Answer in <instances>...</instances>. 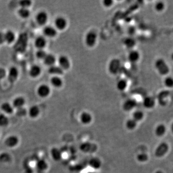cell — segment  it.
<instances>
[{
  "label": "cell",
  "instance_id": "cell-37",
  "mask_svg": "<svg viewBox=\"0 0 173 173\" xmlns=\"http://www.w3.org/2000/svg\"><path fill=\"white\" fill-rule=\"evenodd\" d=\"M91 144L88 142L82 143L80 146V149L84 152H88L91 151Z\"/></svg>",
  "mask_w": 173,
  "mask_h": 173
},
{
  "label": "cell",
  "instance_id": "cell-1",
  "mask_svg": "<svg viewBox=\"0 0 173 173\" xmlns=\"http://www.w3.org/2000/svg\"><path fill=\"white\" fill-rule=\"evenodd\" d=\"M97 40V34L94 31H88L86 34L85 43L88 47H93L95 45Z\"/></svg>",
  "mask_w": 173,
  "mask_h": 173
},
{
  "label": "cell",
  "instance_id": "cell-50",
  "mask_svg": "<svg viewBox=\"0 0 173 173\" xmlns=\"http://www.w3.org/2000/svg\"><path fill=\"white\" fill-rule=\"evenodd\" d=\"M92 173V172H90V173Z\"/></svg>",
  "mask_w": 173,
  "mask_h": 173
},
{
  "label": "cell",
  "instance_id": "cell-7",
  "mask_svg": "<svg viewBox=\"0 0 173 173\" xmlns=\"http://www.w3.org/2000/svg\"><path fill=\"white\" fill-rule=\"evenodd\" d=\"M137 105V102L136 100L134 99H129L126 100L123 105V108L124 111H131L134 109Z\"/></svg>",
  "mask_w": 173,
  "mask_h": 173
},
{
  "label": "cell",
  "instance_id": "cell-14",
  "mask_svg": "<svg viewBox=\"0 0 173 173\" xmlns=\"http://www.w3.org/2000/svg\"><path fill=\"white\" fill-rule=\"evenodd\" d=\"M127 58L128 61H130V62L135 63L140 59V53L136 50H131L129 52Z\"/></svg>",
  "mask_w": 173,
  "mask_h": 173
},
{
  "label": "cell",
  "instance_id": "cell-38",
  "mask_svg": "<svg viewBox=\"0 0 173 173\" xmlns=\"http://www.w3.org/2000/svg\"><path fill=\"white\" fill-rule=\"evenodd\" d=\"M148 155L145 153H141L138 154L137 156L138 161L140 162H145L148 160Z\"/></svg>",
  "mask_w": 173,
  "mask_h": 173
},
{
  "label": "cell",
  "instance_id": "cell-23",
  "mask_svg": "<svg viewBox=\"0 0 173 173\" xmlns=\"http://www.w3.org/2000/svg\"><path fill=\"white\" fill-rule=\"evenodd\" d=\"M25 103V100L22 97H18L14 99L13 102V107L18 109L23 107Z\"/></svg>",
  "mask_w": 173,
  "mask_h": 173
},
{
  "label": "cell",
  "instance_id": "cell-25",
  "mask_svg": "<svg viewBox=\"0 0 173 173\" xmlns=\"http://www.w3.org/2000/svg\"><path fill=\"white\" fill-rule=\"evenodd\" d=\"M51 83L55 88H60L63 84V81L58 76H54L51 79Z\"/></svg>",
  "mask_w": 173,
  "mask_h": 173
},
{
  "label": "cell",
  "instance_id": "cell-33",
  "mask_svg": "<svg viewBox=\"0 0 173 173\" xmlns=\"http://www.w3.org/2000/svg\"><path fill=\"white\" fill-rule=\"evenodd\" d=\"M143 117L144 113L140 110H137L133 113V119L137 122L142 120Z\"/></svg>",
  "mask_w": 173,
  "mask_h": 173
},
{
  "label": "cell",
  "instance_id": "cell-40",
  "mask_svg": "<svg viewBox=\"0 0 173 173\" xmlns=\"http://www.w3.org/2000/svg\"><path fill=\"white\" fill-rule=\"evenodd\" d=\"M164 84L167 87H173V78L168 77L164 80Z\"/></svg>",
  "mask_w": 173,
  "mask_h": 173
},
{
  "label": "cell",
  "instance_id": "cell-32",
  "mask_svg": "<svg viewBox=\"0 0 173 173\" xmlns=\"http://www.w3.org/2000/svg\"><path fill=\"white\" fill-rule=\"evenodd\" d=\"M18 14L21 18H26L30 15V12L27 8L21 7L18 11Z\"/></svg>",
  "mask_w": 173,
  "mask_h": 173
},
{
  "label": "cell",
  "instance_id": "cell-16",
  "mask_svg": "<svg viewBox=\"0 0 173 173\" xmlns=\"http://www.w3.org/2000/svg\"><path fill=\"white\" fill-rule=\"evenodd\" d=\"M48 72L51 74L56 76L62 75L64 73V70H63L60 66L55 65L50 66L48 69Z\"/></svg>",
  "mask_w": 173,
  "mask_h": 173
},
{
  "label": "cell",
  "instance_id": "cell-6",
  "mask_svg": "<svg viewBox=\"0 0 173 173\" xmlns=\"http://www.w3.org/2000/svg\"><path fill=\"white\" fill-rule=\"evenodd\" d=\"M54 25L56 29L58 30H64L67 26V21L64 17L58 16L55 20Z\"/></svg>",
  "mask_w": 173,
  "mask_h": 173
},
{
  "label": "cell",
  "instance_id": "cell-2",
  "mask_svg": "<svg viewBox=\"0 0 173 173\" xmlns=\"http://www.w3.org/2000/svg\"><path fill=\"white\" fill-rule=\"evenodd\" d=\"M155 66L161 75H166L168 73L169 69L163 59H158L155 63Z\"/></svg>",
  "mask_w": 173,
  "mask_h": 173
},
{
  "label": "cell",
  "instance_id": "cell-17",
  "mask_svg": "<svg viewBox=\"0 0 173 173\" xmlns=\"http://www.w3.org/2000/svg\"><path fill=\"white\" fill-rule=\"evenodd\" d=\"M44 63L45 65L48 66H51L54 65L56 62V58L54 55L52 54H47L44 58Z\"/></svg>",
  "mask_w": 173,
  "mask_h": 173
},
{
  "label": "cell",
  "instance_id": "cell-19",
  "mask_svg": "<svg viewBox=\"0 0 173 173\" xmlns=\"http://www.w3.org/2000/svg\"><path fill=\"white\" fill-rule=\"evenodd\" d=\"M46 45V39L43 36H39L35 40V45L39 49H43Z\"/></svg>",
  "mask_w": 173,
  "mask_h": 173
},
{
  "label": "cell",
  "instance_id": "cell-28",
  "mask_svg": "<svg viewBox=\"0 0 173 173\" xmlns=\"http://www.w3.org/2000/svg\"><path fill=\"white\" fill-rule=\"evenodd\" d=\"M36 166L38 169L40 171H44L47 169L48 167L47 163L45 160L40 159L36 162Z\"/></svg>",
  "mask_w": 173,
  "mask_h": 173
},
{
  "label": "cell",
  "instance_id": "cell-34",
  "mask_svg": "<svg viewBox=\"0 0 173 173\" xmlns=\"http://www.w3.org/2000/svg\"><path fill=\"white\" fill-rule=\"evenodd\" d=\"M9 124V119L4 114L0 113V127H4Z\"/></svg>",
  "mask_w": 173,
  "mask_h": 173
},
{
  "label": "cell",
  "instance_id": "cell-5",
  "mask_svg": "<svg viewBox=\"0 0 173 173\" xmlns=\"http://www.w3.org/2000/svg\"><path fill=\"white\" fill-rule=\"evenodd\" d=\"M59 66L63 70H67L70 67V62L68 58L65 55H61L58 58Z\"/></svg>",
  "mask_w": 173,
  "mask_h": 173
},
{
  "label": "cell",
  "instance_id": "cell-29",
  "mask_svg": "<svg viewBox=\"0 0 173 173\" xmlns=\"http://www.w3.org/2000/svg\"><path fill=\"white\" fill-rule=\"evenodd\" d=\"M29 114L31 118H36L40 114V109L37 105H33L29 109Z\"/></svg>",
  "mask_w": 173,
  "mask_h": 173
},
{
  "label": "cell",
  "instance_id": "cell-48",
  "mask_svg": "<svg viewBox=\"0 0 173 173\" xmlns=\"http://www.w3.org/2000/svg\"><path fill=\"white\" fill-rule=\"evenodd\" d=\"M155 173H163V172H162V171L161 170H158L156 172H155Z\"/></svg>",
  "mask_w": 173,
  "mask_h": 173
},
{
  "label": "cell",
  "instance_id": "cell-21",
  "mask_svg": "<svg viewBox=\"0 0 173 173\" xmlns=\"http://www.w3.org/2000/svg\"><path fill=\"white\" fill-rule=\"evenodd\" d=\"M166 128L164 124H158L155 130V134L157 137H161L163 136L166 133Z\"/></svg>",
  "mask_w": 173,
  "mask_h": 173
},
{
  "label": "cell",
  "instance_id": "cell-10",
  "mask_svg": "<svg viewBox=\"0 0 173 173\" xmlns=\"http://www.w3.org/2000/svg\"><path fill=\"white\" fill-rule=\"evenodd\" d=\"M19 140L18 137L15 135L9 136L5 141V144L7 147L13 148L15 147L18 143Z\"/></svg>",
  "mask_w": 173,
  "mask_h": 173
},
{
  "label": "cell",
  "instance_id": "cell-26",
  "mask_svg": "<svg viewBox=\"0 0 173 173\" xmlns=\"http://www.w3.org/2000/svg\"><path fill=\"white\" fill-rule=\"evenodd\" d=\"M1 108L2 111L7 114H11L14 112V107L9 102H4L1 105Z\"/></svg>",
  "mask_w": 173,
  "mask_h": 173
},
{
  "label": "cell",
  "instance_id": "cell-11",
  "mask_svg": "<svg viewBox=\"0 0 173 173\" xmlns=\"http://www.w3.org/2000/svg\"><path fill=\"white\" fill-rule=\"evenodd\" d=\"M18 70L16 67L12 66L9 70L8 79L10 82H13L16 80L18 76Z\"/></svg>",
  "mask_w": 173,
  "mask_h": 173
},
{
  "label": "cell",
  "instance_id": "cell-12",
  "mask_svg": "<svg viewBox=\"0 0 173 173\" xmlns=\"http://www.w3.org/2000/svg\"><path fill=\"white\" fill-rule=\"evenodd\" d=\"M47 20L48 15L45 12H40L37 15L36 21L39 25H44L47 22Z\"/></svg>",
  "mask_w": 173,
  "mask_h": 173
},
{
  "label": "cell",
  "instance_id": "cell-36",
  "mask_svg": "<svg viewBox=\"0 0 173 173\" xmlns=\"http://www.w3.org/2000/svg\"><path fill=\"white\" fill-rule=\"evenodd\" d=\"M126 127L130 130H133L135 128L137 125V122L133 119H129L127 121L126 124Z\"/></svg>",
  "mask_w": 173,
  "mask_h": 173
},
{
  "label": "cell",
  "instance_id": "cell-44",
  "mask_svg": "<svg viewBox=\"0 0 173 173\" xmlns=\"http://www.w3.org/2000/svg\"><path fill=\"white\" fill-rule=\"evenodd\" d=\"M103 6L105 7H110L113 4V0H104L102 1Z\"/></svg>",
  "mask_w": 173,
  "mask_h": 173
},
{
  "label": "cell",
  "instance_id": "cell-30",
  "mask_svg": "<svg viewBox=\"0 0 173 173\" xmlns=\"http://www.w3.org/2000/svg\"><path fill=\"white\" fill-rule=\"evenodd\" d=\"M4 39L8 43H11L15 39V34L11 30H8L4 34Z\"/></svg>",
  "mask_w": 173,
  "mask_h": 173
},
{
  "label": "cell",
  "instance_id": "cell-47",
  "mask_svg": "<svg viewBox=\"0 0 173 173\" xmlns=\"http://www.w3.org/2000/svg\"><path fill=\"white\" fill-rule=\"evenodd\" d=\"M171 131H172V133L173 134V122L172 123V124H171Z\"/></svg>",
  "mask_w": 173,
  "mask_h": 173
},
{
  "label": "cell",
  "instance_id": "cell-15",
  "mask_svg": "<svg viewBox=\"0 0 173 173\" xmlns=\"http://www.w3.org/2000/svg\"><path fill=\"white\" fill-rule=\"evenodd\" d=\"M43 32L44 34L48 37H54L57 34L56 29L52 26L45 27L44 28Z\"/></svg>",
  "mask_w": 173,
  "mask_h": 173
},
{
  "label": "cell",
  "instance_id": "cell-49",
  "mask_svg": "<svg viewBox=\"0 0 173 173\" xmlns=\"http://www.w3.org/2000/svg\"><path fill=\"white\" fill-rule=\"evenodd\" d=\"M171 58H172V60L173 61V53L171 55Z\"/></svg>",
  "mask_w": 173,
  "mask_h": 173
},
{
  "label": "cell",
  "instance_id": "cell-8",
  "mask_svg": "<svg viewBox=\"0 0 173 173\" xmlns=\"http://www.w3.org/2000/svg\"><path fill=\"white\" fill-rule=\"evenodd\" d=\"M50 88L48 85L45 84L40 85L37 90L38 94L40 97L45 98L47 97L50 93Z\"/></svg>",
  "mask_w": 173,
  "mask_h": 173
},
{
  "label": "cell",
  "instance_id": "cell-43",
  "mask_svg": "<svg viewBox=\"0 0 173 173\" xmlns=\"http://www.w3.org/2000/svg\"><path fill=\"white\" fill-rule=\"evenodd\" d=\"M164 5L162 1H159L155 5V8L157 11L160 12L164 9Z\"/></svg>",
  "mask_w": 173,
  "mask_h": 173
},
{
  "label": "cell",
  "instance_id": "cell-24",
  "mask_svg": "<svg viewBox=\"0 0 173 173\" xmlns=\"http://www.w3.org/2000/svg\"><path fill=\"white\" fill-rule=\"evenodd\" d=\"M41 73V68L37 65H33L31 66L29 70V75L32 77H36L40 75Z\"/></svg>",
  "mask_w": 173,
  "mask_h": 173
},
{
  "label": "cell",
  "instance_id": "cell-39",
  "mask_svg": "<svg viewBox=\"0 0 173 173\" xmlns=\"http://www.w3.org/2000/svg\"><path fill=\"white\" fill-rule=\"evenodd\" d=\"M27 113V111L26 109L24 108V107H21L20 108L17 109L16 111V114L17 116L19 117H23L26 116Z\"/></svg>",
  "mask_w": 173,
  "mask_h": 173
},
{
  "label": "cell",
  "instance_id": "cell-4",
  "mask_svg": "<svg viewBox=\"0 0 173 173\" xmlns=\"http://www.w3.org/2000/svg\"><path fill=\"white\" fill-rule=\"evenodd\" d=\"M121 68V62L118 59H113L110 61L108 66V70L110 73L116 75L119 72Z\"/></svg>",
  "mask_w": 173,
  "mask_h": 173
},
{
  "label": "cell",
  "instance_id": "cell-45",
  "mask_svg": "<svg viewBox=\"0 0 173 173\" xmlns=\"http://www.w3.org/2000/svg\"><path fill=\"white\" fill-rule=\"evenodd\" d=\"M128 33L130 35H133L136 32V29L134 27H130L127 30Z\"/></svg>",
  "mask_w": 173,
  "mask_h": 173
},
{
  "label": "cell",
  "instance_id": "cell-42",
  "mask_svg": "<svg viewBox=\"0 0 173 173\" xmlns=\"http://www.w3.org/2000/svg\"><path fill=\"white\" fill-rule=\"evenodd\" d=\"M19 4L21 7L27 8L31 4V1L29 0H22L19 1Z\"/></svg>",
  "mask_w": 173,
  "mask_h": 173
},
{
  "label": "cell",
  "instance_id": "cell-22",
  "mask_svg": "<svg viewBox=\"0 0 173 173\" xmlns=\"http://www.w3.org/2000/svg\"><path fill=\"white\" fill-rule=\"evenodd\" d=\"M124 46L128 49H133L136 44V41L133 38L130 37L124 39Z\"/></svg>",
  "mask_w": 173,
  "mask_h": 173
},
{
  "label": "cell",
  "instance_id": "cell-27",
  "mask_svg": "<svg viewBox=\"0 0 173 173\" xmlns=\"http://www.w3.org/2000/svg\"><path fill=\"white\" fill-rule=\"evenodd\" d=\"M89 165L91 167L95 169H98L101 167L102 163H101L100 160L97 158H92L88 162Z\"/></svg>",
  "mask_w": 173,
  "mask_h": 173
},
{
  "label": "cell",
  "instance_id": "cell-9",
  "mask_svg": "<svg viewBox=\"0 0 173 173\" xmlns=\"http://www.w3.org/2000/svg\"><path fill=\"white\" fill-rule=\"evenodd\" d=\"M169 94V92L166 91H161L158 94L157 96V100H158V103L161 106H164L166 105L167 103V97Z\"/></svg>",
  "mask_w": 173,
  "mask_h": 173
},
{
  "label": "cell",
  "instance_id": "cell-41",
  "mask_svg": "<svg viewBox=\"0 0 173 173\" xmlns=\"http://www.w3.org/2000/svg\"><path fill=\"white\" fill-rule=\"evenodd\" d=\"M47 54L43 49H39L36 52L37 57L40 59H44Z\"/></svg>",
  "mask_w": 173,
  "mask_h": 173
},
{
  "label": "cell",
  "instance_id": "cell-31",
  "mask_svg": "<svg viewBox=\"0 0 173 173\" xmlns=\"http://www.w3.org/2000/svg\"><path fill=\"white\" fill-rule=\"evenodd\" d=\"M127 87V82L124 79L119 80L116 84L117 90L120 91H124L126 90Z\"/></svg>",
  "mask_w": 173,
  "mask_h": 173
},
{
  "label": "cell",
  "instance_id": "cell-35",
  "mask_svg": "<svg viewBox=\"0 0 173 173\" xmlns=\"http://www.w3.org/2000/svg\"><path fill=\"white\" fill-rule=\"evenodd\" d=\"M11 159V156L7 152H3L0 154V163H8Z\"/></svg>",
  "mask_w": 173,
  "mask_h": 173
},
{
  "label": "cell",
  "instance_id": "cell-20",
  "mask_svg": "<svg viewBox=\"0 0 173 173\" xmlns=\"http://www.w3.org/2000/svg\"><path fill=\"white\" fill-rule=\"evenodd\" d=\"M80 121L83 124H89L92 121V116L88 113H82L80 116Z\"/></svg>",
  "mask_w": 173,
  "mask_h": 173
},
{
  "label": "cell",
  "instance_id": "cell-46",
  "mask_svg": "<svg viewBox=\"0 0 173 173\" xmlns=\"http://www.w3.org/2000/svg\"><path fill=\"white\" fill-rule=\"evenodd\" d=\"M5 41V39H4V34L2 32H0V44L3 43Z\"/></svg>",
  "mask_w": 173,
  "mask_h": 173
},
{
  "label": "cell",
  "instance_id": "cell-13",
  "mask_svg": "<svg viewBox=\"0 0 173 173\" xmlns=\"http://www.w3.org/2000/svg\"><path fill=\"white\" fill-rule=\"evenodd\" d=\"M142 104L145 108L151 109L155 106V101L153 97L147 96L143 99Z\"/></svg>",
  "mask_w": 173,
  "mask_h": 173
},
{
  "label": "cell",
  "instance_id": "cell-3",
  "mask_svg": "<svg viewBox=\"0 0 173 173\" xmlns=\"http://www.w3.org/2000/svg\"><path fill=\"white\" fill-rule=\"evenodd\" d=\"M169 151V146L166 142H161L158 145L157 148H156L155 152V155L156 157L158 158H161L167 153Z\"/></svg>",
  "mask_w": 173,
  "mask_h": 173
},
{
  "label": "cell",
  "instance_id": "cell-18",
  "mask_svg": "<svg viewBox=\"0 0 173 173\" xmlns=\"http://www.w3.org/2000/svg\"><path fill=\"white\" fill-rule=\"evenodd\" d=\"M51 155L55 161H59L62 156V152L57 148H53L51 151Z\"/></svg>",
  "mask_w": 173,
  "mask_h": 173
}]
</instances>
